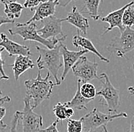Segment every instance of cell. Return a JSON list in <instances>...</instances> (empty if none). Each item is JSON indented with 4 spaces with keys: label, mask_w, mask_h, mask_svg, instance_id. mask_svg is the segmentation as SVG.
<instances>
[{
    "label": "cell",
    "mask_w": 134,
    "mask_h": 132,
    "mask_svg": "<svg viewBox=\"0 0 134 132\" xmlns=\"http://www.w3.org/2000/svg\"><path fill=\"white\" fill-rule=\"evenodd\" d=\"M0 46L4 48L10 57L14 56H31V52L28 46L11 40L4 33H0Z\"/></svg>",
    "instance_id": "11"
},
{
    "label": "cell",
    "mask_w": 134,
    "mask_h": 132,
    "mask_svg": "<svg viewBox=\"0 0 134 132\" xmlns=\"http://www.w3.org/2000/svg\"><path fill=\"white\" fill-rule=\"evenodd\" d=\"M20 121H21V112L16 111L15 113L14 114L12 122H11L10 128H9V132H17L18 126Z\"/></svg>",
    "instance_id": "24"
},
{
    "label": "cell",
    "mask_w": 134,
    "mask_h": 132,
    "mask_svg": "<svg viewBox=\"0 0 134 132\" xmlns=\"http://www.w3.org/2000/svg\"><path fill=\"white\" fill-rule=\"evenodd\" d=\"M89 52L87 50H79V51H71L68 50L66 45H64L62 43L61 45V53L63 56V71L61 75V81H64L66 79V77L72 69V68L74 66L77 61L82 57L83 55Z\"/></svg>",
    "instance_id": "10"
},
{
    "label": "cell",
    "mask_w": 134,
    "mask_h": 132,
    "mask_svg": "<svg viewBox=\"0 0 134 132\" xmlns=\"http://www.w3.org/2000/svg\"><path fill=\"white\" fill-rule=\"evenodd\" d=\"M14 21H12V20L8 19V17L0 15V27L5 24H12V23H14Z\"/></svg>",
    "instance_id": "28"
},
{
    "label": "cell",
    "mask_w": 134,
    "mask_h": 132,
    "mask_svg": "<svg viewBox=\"0 0 134 132\" xmlns=\"http://www.w3.org/2000/svg\"><path fill=\"white\" fill-rule=\"evenodd\" d=\"M132 2H133V7L134 8V0H132Z\"/></svg>",
    "instance_id": "39"
},
{
    "label": "cell",
    "mask_w": 134,
    "mask_h": 132,
    "mask_svg": "<svg viewBox=\"0 0 134 132\" xmlns=\"http://www.w3.org/2000/svg\"><path fill=\"white\" fill-rule=\"evenodd\" d=\"M104 129H105V132H109L108 130H107V128H106V125L104 126Z\"/></svg>",
    "instance_id": "38"
},
{
    "label": "cell",
    "mask_w": 134,
    "mask_h": 132,
    "mask_svg": "<svg viewBox=\"0 0 134 132\" xmlns=\"http://www.w3.org/2000/svg\"><path fill=\"white\" fill-rule=\"evenodd\" d=\"M133 2H131L126 4L124 7L109 13L107 16L100 17L99 20L100 21L106 22V23L109 24V27L105 28L104 34L110 31L111 30H113L115 27H117L120 31V32H123L124 31L126 27L123 25V15H124V13L126 9L128 7H130V5H133Z\"/></svg>",
    "instance_id": "12"
},
{
    "label": "cell",
    "mask_w": 134,
    "mask_h": 132,
    "mask_svg": "<svg viewBox=\"0 0 134 132\" xmlns=\"http://www.w3.org/2000/svg\"><path fill=\"white\" fill-rule=\"evenodd\" d=\"M50 72L47 74L46 77L43 78L41 71L39 70L37 76L34 79H30L25 82L26 87V97H27L33 109L37 108L42 103L49 99L52 95L53 87L56 83L50 80Z\"/></svg>",
    "instance_id": "1"
},
{
    "label": "cell",
    "mask_w": 134,
    "mask_h": 132,
    "mask_svg": "<svg viewBox=\"0 0 134 132\" xmlns=\"http://www.w3.org/2000/svg\"><path fill=\"white\" fill-rule=\"evenodd\" d=\"M63 42L58 43L54 49L49 50L36 46V50L38 53L37 65L39 70L47 69L48 72L54 77L56 85H60L61 81L59 80L58 73L61 67L63 65V56L61 53V45Z\"/></svg>",
    "instance_id": "2"
},
{
    "label": "cell",
    "mask_w": 134,
    "mask_h": 132,
    "mask_svg": "<svg viewBox=\"0 0 134 132\" xmlns=\"http://www.w3.org/2000/svg\"><path fill=\"white\" fill-rule=\"evenodd\" d=\"M72 1H75V0H57L58 2V5L60 7H66L67 5Z\"/></svg>",
    "instance_id": "29"
},
{
    "label": "cell",
    "mask_w": 134,
    "mask_h": 132,
    "mask_svg": "<svg viewBox=\"0 0 134 132\" xmlns=\"http://www.w3.org/2000/svg\"><path fill=\"white\" fill-rule=\"evenodd\" d=\"M80 91L82 95L85 99H94V98L97 96L96 87L91 83H83L81 85Z\"/></svg>",
    "instance_id": "20"
},
{
    "label": "cell",
    "mask_w": 134,
    "mask_h": 132,
    "mask_svg": "<svg viewBox=\"0 0 134 132\" xmlns=\"http://www.w3.org/2000/svg\"><path fill=\"white\" fill-rule=\"evenodd\" d=\"M74 115V109L72 108L67 107L66 112V116L67 119H69L72 118V116Z\"/></svg>",
    "instance_id": "31"
},
{
    "label": "cell",
    "mask_w": 134,
    "mask_h": 132,
    "mask_svg": "<svg viewBox=\"0 0 134 132\" xmlns=\"http://www.w3.org/2000/svg\"><path fill=\"white\" fill-rule=\"evenodd\" d=\"M12 68L14 72L15 79L17 81L24 72L34 68V63L31 59L30 56H18L15 58L14 63L12 65Z\"/></svg>",
    "instance_id": "16"
},
{
    "label": "cell",
    "mask_w": 134,
    "mask_h": 132,
    "mask_svg": "<svg viewBox=\"0 0 134 132\" xmlns=\"http://www.w3.org/2000/svg\"><path fill=\"white\" fill-rule=\"evenodd\" d=\"M64 21L75 27L80 33L87 35V30L89 27L88 20L83 16L76 6L72 7V11L68 13V15L66 18H64Z\"/></svg>",
    "instance_id": "14"
},
{
    "label": "cell",
    "mask_w": 134,
    "mask_h": 132,
    "mask_svg": "<svg viewBox=\"0 0 134 132\" xmlns=\"http://www.w3.org/2000/svg\"><path fill=\"white\" fill-rule=\"evenodd\" d=\"M8 33L12 36L18 35L24 41H35L40 43L41 44L45 46L47 49L53 50L55 48V46L59 43L60 42L64 41L67 37L66 35L63 37L61 38H57V39H52V40H45L42 38L37 33V25L34 23L31 24H25V23H18L15 27L8 29Z\"/></svg>",
    "instance_id": "3"
},
{
    "label": "cell",
    "mask_w": 134,
    "mask_h": 132,
    "mask_svg": "<svg viewBox=\"0 0 134 132\" xmlns=\"http://www.w3.org/2000/svg\"><path fill=\"white\" fill-rule=\"evenodd\" d=\"M4 48H1L0 49V80H8L9 79V76L7 75L5 72V70H4V65L5 63V62L2 59V54L4 51Z\"/></svg>",
    "instance_id": "25"
},
{
    "label": "cell",
    "mask_w": 134,
    "mask_h": 132,
    "mask_svg": "<svg viewBox=\"0 0 134 132\" xmlns=\"http://www.w3.org/2000/svg\"><path fill=\"white\" fill-rule=\"evenodd\" d=\"M46 1L47 0H25L24 7L25 8H30L31 11L32 9L37 7L39 5H41V3Z\"/></svg>",
    "instance_id": "26"
},
{
    "label": "cell",
    "mask_w": 134,
    "mask_h": 132,
    "mask_svg": "<svg viewBox=\"0 0 134 132\" xmlns=\"http://www.w3.org/2000/svg\"><path fill=\"white\" fill-rule=\"evenodd\" d=\"M133 68H134V65H133Z\"/></svg>",
    "instance_id": "40"
},
{
    "label": "cell",
    "mask_w": 134,
    "mask_h": 132,
    "mask_svg": "<svg viewBox=\"0 0 134 132\" xmlns=\"http://www.w3.org/2000/svg\"><path fill=\"white\" fill-rule=\"evenodd\" d=\"M6 114V109L3 106H0V123L2 122L3 118Z\"/></svg>",
    "instance_id": "32"
},
{
    "label": "cell",
    "mask_w": 134,
    "mask_h": 132,
    "mask_svg": "<svg viewBox=\"0 0 134 132\" xmlns=\"http://www.w3.org/2000/svg\"><path fill=\"white\" fill-rule=\"evenodd\" d=\"M25 106L21 112V122L23 132H39L43 127V120L41 115L34 112L30 100L25 97Z\"/></svg>",
    "instance_id": "7"
},
{
    "label": "cell",
    "mask_w": 134,
    "mask_h": 132,
    "mask_svg": "<svg viewBox=\"0 0 134 132\" xmlns=\"http://www.w3.org/2000/svg\"><path fill=\"white\" fill-rule=\"evenodd\" d=\"M57 5H58L57 0H47L46 2L39 5L37 7L31 10L35 11L34 15L29 21L25 22V24L28 25L34 23V21H42L49 17L53 16L56 11Z\"/></svg>",
    "instance_id": "13"
},
{
    "label": "cell",
    "mask_w": 134,
    "mask_h": 132,
    "mask_svg": "<svg viewBox=\"0 0 134 132\" xmlns=\"http://www.w3.org/2000/svg\"><path fill=\"white\" fill-rule=\"evenodd\" d=\"M130 132H134V116H133L131 121H130Z\"/></svg>",
    "instance_id": "36"
},
{
    "label": "cell",
    "mask_w": 134,
    "mask_h": 132,
    "mask_svg": "<svg viewBox=\"0 0 134 132\" xmlns=\"http://www.w3.org/2000/svg\"><path fill=\"white\" fill-rule=\"evenodd\" d=\"M82 131H83V124L81 118L79 120H75L72 118L67 120V132Z\"/></svg>",
    "instance_id": "23"
},
{
    "label": "cell",
    "mask_w": 134,
    "mask_h": 132,
    "mask_svg": "<svg viewBox=\"0 0 134 132\" xmlns=\"http://www.w3.org/2000/svg\"><path fill=\"white\" fill-rule=\"evenodd\" d=\"M98 67V64L94 59L91 62L87 57L82 56L72 68V71L75 77H79L82 82L88 83L95 78L100 81V76L97 74Z\"/></svg>",
    "instance_id": "8"
},
{
    "label": "cell",
    "mask_w": 134,
    "mask_h": 132,
    "mask_svg": "<svg viewBox=\"0 0 134 132\" xmlns=\"http://www.w3.org/2000/svg\"><path fill=\"white\" fill-rule=\"evenodd\" d=\"M108 50L112 53L116 52L117 57L123 58L126 53L134 50V30L126 27L119 37L112 40L108 46Z\"/></svg>",
    "instance_id": "6"
},
{
    "label": "cell",
    "mask_w": 134,
    "mask_h": 132,
    "mask_svg": "<svg viewBox=\"0 0 134 132\" xmlns=\"http://www.w3.org/2000/svg\"><path fill=\"white\" fill-rule=\"evenodd\" d=\"M100 82L102 84V88L97 92V96L103 98L100 103L108 107L109 113H116L120 103L119 91L112 85L108 74L105 73L100 74Z\"/></svg>",
    "instance_id": "4"
},
{
    "label": "cell",
    "mask_w": 134,
    "mask_h": 132,
    "mask_svg": "<svg viewBox=\"0 0 134 132\" xmlns=\"http://www.w3.org/2000/svg\"><path fill=\"white\" fill-rule=\"evenodd\" d=\"M128 91L130 96H134V87H130L128 88Z\"/></svg>",
    "instance_id": "37"
},
{
    "label": "cell",
    "mask_w": 134,
    "mask_h": 132,
    "mask_svg": "<svg viewBox=\"0 0 134 132\" xmlns=\"http://www.w3.org/2000/svg\"><path fill=\"white\" fill-rule=\"evenodd\" d=\"M66 109L67 106H66L65 103H58L57 104H56L54 106V107L53 108V112L54 113L57 118L61 123H62L63 120L67 119L66 116Z\"/></svg>",
    "instance_id": "21"
},
{
    "label": "cell",
    "mask_w": 134,
    "mask_h": 132,
    "mask_svg": "<svg viewBox=\"0 0 134 132\" xmlns=\"http://www.w3.org/2000/svg\"><path fill=\"white\" fill-rule=\"evenodd\" d=\"M78 83H77V90L75 92V96L73 97V98L71 99L70 101L65 103L66 106L67 107L72 108L73 109H78V110H82V109H85L87 110L86 105L88 103H89L92 99H85L81 93L80 91V87L82 85V81L81 80H78Z\"/></svg>",
    "instance_id": "17"
},
{
    "label": "cell",
    "mask_w": 134,
    "mask_h": 132,
    "mask_svg": "<svg viewBox=\"0 0 134 132\" xmlns=\"http://www.w3.org/2000/svg\"><path fill=\"white\" fill-rule=\"evenodd\" d=\"M65 21L64 18H58L57 17L50 16L41 22V28L37 30V33L45 40H52L65 37L62 30V23Z\"/></svg>",
    "instance_id": "9"
},
{
    "label": "cell",
    "mask_w": 134,
    "mask_h": 132,
    "mask_svg": "<svg viewBox=\"0 0 134 132\" xmlns=\"http://www.w3.org/2000/svg\"><path fill=\"white\" fill-rule=\"evenodd\" d=\"M2 91H0V103L3 104V103H9L11 101V98L8 97V96H5V97H2Z\"/></svg>",
    "instance_id": "30"
},
{
    "label": "cell",
    "mask_w": 134,
    "mask_h": 132,
    "mask_svg": "<svg viewBox=\"0 0 134 132\" xmlns=\"http://www.w3.org/2000/svg\"><path fill=\"white\" fill-rule=\"evenodd\" d=\"M80 31L77 30V33L75 34V36L72 38V45L77 47V48H81L82 50H87L90 52L94 53L95 56H97L98 58H100L101 61L106 62V63H109L110 60L108 58L104 57L100 52L98 51V50L95 48V46H94V44L92 43V42L84 37L80 35Z\"/></svg>",
    "instance_id": "15"
},
{
    "label": "cell",
    "mask_w": 134,
    "mask_h": 132,
    "mask_svg": "<svg viewBox=\"0 0 134 132\" xmlns=\"http://www.w3.org/2000/svg\"><path fill=\"white\" fill-rule=\"evenodd\" d=\"M128 115L126 112L116 114H105L94 108L92 111L81 118L83 124V131H88L100 128L118 118H126Z\"/></svg>",
    "instance_id": "5"
},
{
    "label": "cell",
    "mask_w": 134,
    "mask_h": 132,
    "mask_svg": "<svg viewBox=\"0 0 134 132\" xmlns=\"http://www.w3.org/2000/svg\"><path fill=\"white\" fill-rule=\"evenodd\" d=\"M4 12L7 15L8 19L14 21L15 19L20 17L21 15L22 11L25 8L24 5L18 2H12L10 4L4 5Z\"/></svg>",
    "instance_id": "19"
},
{
    "label": "cell",
    "mask_w": 134,
    "mask_h": 132,
    "mask_svg": "<svg viewBox=\"0 0 134 132\" xmlns=\"http://www.w3.org/2000/svg\"><path fill=\"white\" fill-rule=\"evenodd\" d=\"M123 25L125 27H130L134 25V8L133 5L126 8L123 15Z\"/></svg>",
    "instance_id": "22"
},
{
    "label": "cell",
    "mask_w": 134,
    "mask_h": 132,
    "mask_svg": "<svg viewBox=\"0 0 134 132\" xmlns=\"http://www.w3.org/2000/svg\"><path fill=\"white\" fill-rule=\"evenodd\" d=\"M18 1V0H0V3H2L3 5H6L12 2H17Z\"/></svg>",
    "instance_id": "35"
},
{
    "label": "cell",
    "mask_w": 134,
    "mask_h": 132,
    "mask_svg": "<svg viewBox=\"0 0 134 132\" xmlns=\"http://www.w3.org/2000/svg\"><path fill=\"white\" fill-rule=\"evenodd\" d=\"M8 125L5 124L4 122H1L0 123V132H9Z\"/></svg>",
    "instance_id": "33"
},
{
    "label": "cell",
    "mask_w": 134,
    "mask_h": 132,
    "mask_svg": "<svg viewBox=\"0 0 134 132\" xmlns=\"http://www.w3.org/2000/svg\"><path fill=\"white\" fill-rule=\"evenodd\" d=\"M103 0H85L83 7L84 11L90 15L92 19L98 21L100 19L99 7Z\"/></svg>",
    "instance_id": "18"
},
{
    "label": "cell",
    "mask_w": 134,
    "mask_h": 132,
    "mask_svg": "<svg viewBox=\"0 0 134 132\" xmlns=\"http://www.w3.org/2000/svg\"><path fill=\"white\" fill-rule=\"evenodd\" d=\"M104 126H102L98 128H95V129H92V130H88V131H83L82 132H105V129H104Z\"/></svg>",
    "instance_id": "34"
},
{
    "label": "cell",
    "mask_w": 134,
    "mask_h": 132,
    "mask_svg": "<svg viewBox=\"0 0 134 132\" xmlns=\"http://www.w3.org/2000/svg\"><path fill=\"white\" fill-rule=\"evenodd\" d=\"M58 119H57L55 122H53L52 124H50L49 127H47V128L41 129L39 132H59L58 128H57V124L59 123Z\"/></svg>",
    "instance_id": "27"
}]
</instances>
